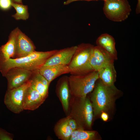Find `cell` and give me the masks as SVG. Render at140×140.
<instances>
[{"instance_id":"obj_1","label":"cell","mask_w":140,"mask_h":140,"mask_svg":"<svg viewBox=\"0 0 140 140\" xmlns=\"http://www.w3.org/2000/svg\"><path fill=\"white\" fill-rule=\"evenodd\" d=\"M58 50L42 52L35 51L26 56L10 58L0 64V71L4 76L8 71L15 67L24 68L33 71L39 70L47 59Z\"/></svg>"},{"instance_id":"obj_2","label":"cell","mask_w":140,"mask_h":140,"mask_svg":"<svg viewBox=\"0 0 140 140\" xmlns=\"http://www.w3.org/2000/svg\"><path fill=\"white\" fill-rule=\"evenodd\" d=\"M93 90L91 100L95 115L109 108L116 96L120 93L114 85H106L99 79L96 82Z\"/></svg>"},{"instance_id":"obj_3","label":"cell","mask_w":140,"mask_h":140,"mask_svg":"<svg viewBox=\"0 0 140 140\" xmlns=\"http://www.w3.org/2000/svg\"><path fill=\"white\" fill-rule=\"evenodd\" d=\"M99 79L97 71L84 74H71L68 77L71 95L80 99L85 98L94 89Z\"/></svg>"},{"instance_id":"obj_4","label":"cell","mask_w":140,"mask_h":140,"mask_svg":"<svg viewBox=\"0 0 140 140\" xmlns=\"http://www.w3.org/2000/svg\"><path fill=\"white\" fill-rule=\"evenodd\" d=\"M94 46L82 43L78 45L72 59L68 65L71 74L88 73L94 71L90 63V59Z\"/></svg>"},{"instance_id":"obj_5","label":"cell","mask_w":140,"mask_h":140,"mask_svg":"<svg viewBox=\"0 0 140 140\" xmlns=\"http://www.w3.org/2000/svg\"><path fill=\"white\" fill-rule=\"evenodd\" d=\"M106 17L112 21L121 22L126 19L131 11L126 0H106L103 8Z\"/></svg>"},{"instance_id":"obj_6","label":"cell","mask_w":140,"mask_h":140,"mask_svg":"<svg viewBox=\"0 0 140 140\" xmlns=\"http://www.w3.org/2000/svg\"><path fill=\"white\" fill-rule=\"evenodd\" d=\"M31 83L29 80L23 85L17 88L7 90L4 99L5 104L12 112L19 114L24 110L23 100L26 89Z\"/></svg>"},{"instance_id":"obj_7","label":"cell","mask_w":140,"mask_h":140,"mask_svg":"<svg viewBox=\"0 0 140 140\" xmlns=\"http://www.w3.org/2000/svg\"><path fill=\"white\" fill-rule=\"evenodd\" d=\"M35 71L19 67L11 68L4 76L7 80V89L17 88L23 85L29 80Z\"/></svg>"},{"instance_id":"obj_8","label":"cell","mask_w":140,"mask_h":140,"mask_svg":"<svg viewBox=\"0 0 140 140\" xmlns=\"http://www.w3.org/2000/svg\"><path fill=\"white\" fill-rule=\"evenodd\" d=\"M115 60L114 58L103 48L97 45L94 46L90 59V64L94 71H98L114 63Z\"/></svg>"},{"instance_id":"obj_9","label":"cell","mask_w":140,"mask_h":140,"mask_svg":"<svg viewBox=\"0 0 140 140\" xmlns=\"http://www.w3.org/2000/svg\"><path fill=\"white\" fill-rule=\"evenodd\" d=\"M35 46L31 39L18 27L14 58L27 56L35 51Z\"/></svg>"},{"instance_id":"obj_10","label":"cell","mask_w":140,"mask_h":140,"mask_svg":"<svg viewBox=\"0 0 140 140\" xmlns=\"http://www.w3.org/2000/svg\"><path fill=\"white\" fill-rule=\"evenodd\" d=\"M77 46L68 47L57 51L49 58L43 66L55 65H68L75 52Z\"/></svg>"},{"instance_id":"obj_11","label":"cell","mask_w":140,"mask_h":140,"mask_svg":"<svg viewBox=\"0 0 140 140\" xmlns=\"http://www.w3.org/2000/svg\"><path fill=\"white\" fill-rule=\"evenodd\" d=\"M45 100L30 85L26 89L24 95L23 100L24 110H34L38 108Z\"/></svg>"},{"instance_id":"obj_12","label":"cell","mask_w":140,"mask_h":140,"mask_svg":"<svg viewBox=\"0 0 140 140\" xmlns=\"http://www.w3.org/2000/svg\"><path fill=\"white\" fill-rule=\"evenodd\" d=\"M18 28L17 27L11 31L7 42L0 47V64L10 58H14Z\"/></svg>"},{"instance_id":"obj_13","label":"cell","mask_w":140,"mask_h":140,"mask_svg":"<svg viewBox=\"0 0 140 140\" xmlns=\"http://www.w3.org/2000/svg\"><path fill=\"white\" fill-rule=\"evenodd\" d=\"M80 99L77 109V115L81 121L87 126L90 127L93 118V108L91 102L86 97Z\"/></svg>"},{"instance_id":"obj_14","label":"cell","mask_w":140,"mask_h":140,"mask_svg":"<svg viewBox=\"0 0 140 140\" xmlns=\"http://www.w3.org/2000/svg\"><path fill=\"white\" fill-rule=\"evenodd\" d=\"M39 72L50 83L59 76L70 73V71L68 65H60L42 66Z\"/></svg>"},{"instance_id":"obj_15","label":"cell","mask_w":140,"mask_h":140,"mask_svg":"<svg viewBox=\"0 0 140 140\" xmlns=\"http://www.w3.org/2000/svg\"><path fill=\"white\" fill-rule=\"evenodd\" d=\"M68 76H64L59 80L57 86V91L64 110H68L69 101L71 95L68 79Z\"/></svg>"},{"instance_id":"obj_16","label":"cell","mask_w":140,"mask_h":140,"mask_svg":"<svg viewBox=\"0 0 140 140\" xmlns=\"http://www.w3.org/2000/svg\"><path fill=\"white\" fill-rule=\"evenodd\" d=\"M96 44L110 54L115 60L117 59V52L115 48V42L114 38L110 35L104 33L97 39Z\"/></svg>"},{"instance_id":"obj_17","label":"cell","mask_w":140,"mask_h":140,"mask_svg":"<svg viewBox=\"0 0 140 140\" xmlns=\"http://www.w3.org/2000/svg\"><path fill=\"white\" fill-rule=\"evenodd\" d=\"M99 79L104 84L108 86L114 85L117 73L114 63L110 64L98 71Z\"/></svg>"},{"instance_id":"obj_18","label":"cell","mask_w":140,"mask_h":140,"mask_svg":"<svg viewBox=\"0 0 140 140\" xmlns=\"http://www.w3.org/2000/svg\"><path fill=\"white\" fill-rule=\"evenodd\" d=\"M39 70L34 72L30 78L31 87L37 91L45 99L48 94V88L46 87L41 81L39 76Z\"/></svg>"},{"instance_id":"obj_19","label":"cell","mask_w":140,"mask_h":140,"mask_svg":"<svg viewBox=\"0 0 140 140\" xmlns=\"http://www.w3.org/2000/svg\"><path fill=\"white\" fill-rule=\"evenodd\" d=\"M56 132L60 138L65 140H69L73 131L69 126L68 118L63 121L57 126Z\"/></svg>"},{"instance_id":"obj_20","label":"cell","mask_w":140,"mask_h":140,"mask_svg":"<svg viewBox=\"0 0 140 140\" xmlns=\"http://www.w3.org/2000/svg\"><path fill=\"white\" fill-rule=\"evenodd\" d=\"M96 133L95 131H86L81 129H77L73 131L69 140H92L95 138Z\"/></svg>"},{"instance_id":"obj_21","label":"cell","mask_w":140,"mask_h":140,"mask_svg":"<svg viewBox=\"0 0 140 140\" xmlns=\"http://www.w3.org/2000/svg\"><path fill=\"white\" fill-rule=\"evenodd\" d=\"M11 5L14 8L16 12L15 14L12 16L16 20H26L29 18V14L28 12L27 5L13 2L12 3Z\"/></svg>"},{"instance_id":"obj_22","label":"cell","mask_w":140,"mask_h":140,"mask_svg":"<svg viewBox=\"0 0 140 140\" xmlns=\"http://www.w3.org/2000/svg\"><path fill=\"white\" fill-rule=\"evenodd\" d=\"M12 2L11 0H0V9L4 11L9 9L12 6Z\"/></svg>"},{"instance_id":"obj_23","label":"cell","mask_w":140,"mask_h":140,"mask_svg":"<svg viewBox=\"0 0 140 140\" xmlns=\"http://www.w3.org/2000/svg\"><path fill=\"white\" fill-rule=\"evenodd\" d=\"M13 136L12 134L0 128V140H12Z\"/></svg>"},{"instance_id":"obj_24","label":"cell","mask_w":140,"mask_h":140,"mask_svg":"<svg viewBox=\"0 0 140 140\" xmlns=\"http://www.w3.org/2000/svg\"><path fill=\"white\" fill-rule=\"evenodd\" d=\"M68 122L69 126L73 131L77 129V124L76 121L74 120L68 118Z\"/></svg>"},{"instance_id":"obj_25","label":"cell","mask_w":140,"mask_h":140,"mask_svg":"<svg viewBox=\"0 0 140 140\" xmlns=\"http://www.w3.org/2000/svg\"><path fill=\"white\" fill-rule=\"evenodd\" d=\"M101 118L102 120L104 121H107L108 119L109 116L108 114L106 113L103 111L101 113Z\"/></svg>"},{"instance_id":"obj_26","label":"cell","mask_w":140,"mask_h":140,"mask_svg":"<svg viewBox=\"0 0 140 140\" xmlns=\"http://www.w3.org/2000/svg\"><path fill=\"white\" fill-rule=\"evenodd\" d=\"M82 0H85V1H92V0H67V1L65 2H64V5H67L74 2L78 1H82ZM103 0L104 1H105L106 0Z\"/></svg>"},{"instance_id":"obj_27","label":"cell","mask_w":140,"mask_h":140,"mask_svg":"<svg viewBox=\"0 0 140 140\" xmlns=\"http://www.w3.org/2000/svg\"><path fill=\"white\" fill-rule=\"evenodd\" d=\"M12 2L14 3L23 4L22 0H11Z\"/></svg>"}]
</instances>
